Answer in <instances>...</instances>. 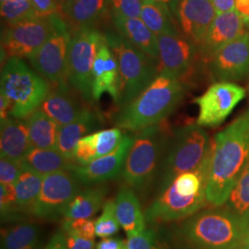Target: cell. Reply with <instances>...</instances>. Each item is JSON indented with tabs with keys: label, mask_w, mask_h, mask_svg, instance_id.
I'll return each instance as SVG.
<instances>
[{
	"label": "cell",
	"mask_w": 249,
	"mask_h": 249,
	"mask_svg": "<svg viewBox=\"0 0 249 249\" xmlns=\"http://www.w3.org/2000/svg\"><path fill=\"white\" fill-rule=\"evenodd\" d=\"M249 160V111L217 134L206 196L213 207L223 206Z\"/></svg>",
	"instance_id": "1"
},
{
	"label": "cell",
	"mask_w": 249,
	"mask_h": 249,
	"mask_svg": "<svg viewBox=\"0 0 249 249\" xmlns=\"http://www.w3.org/2000/svg\"><path fill=\"white\" fill-rule=\"evenodd\" d=\"M249 234V223L225 206L201 210L178 228L177 236L189 249H236Z\"/></svg>",
	"instance_id": "2"
},
{
	"label": "cell",
	"mask_w": 249,
	"mask_h": 249,
	"mask_svg": "<svg viewBox=\"0 0 249 249\" xmlns=\"http://www.w3.org/2000/svg\"><path fill=\"white\" fill-rule=\"evenodd\" d=\"M187 90L185 81L159 73L150 86L116 113L113 123L127 131H140L163 122L175 111Z\"/></svg>",
	"instance_id": "3"
},
{
	"label": "cell",
	"mask_w": 249,
	"mask_h": 249,
	"mask_svg": "<svg viewBox=\"0 0 249 249\" xmlns=\"http://www.w3.org/2000/svg\"><path fill=\"white\" fill-rule=\"evenodd\" d=\"M172 134L165 121L138 131L124 161L122 178L136 191H147L158 178Z\"/></svg>",
	"instance_id": "4"
},
{
	"label": "cell",
	"mask_w": 249,
	"mask_h": 249,
	"mask_svg": "<svg viewBox=\"0 0 249 249\" xmlns=\"http://www.w3.org/2000/svg\"><path fill=\"white\" fill-rule=\"evenodd\" d=\"M104 35L118 63L120 86L116 106L122 108L137 98L156 79L159 75L158 62L117 32L107 31Z\"/></svg>",
	"instance_id": "5"
},
{
	"label": "cell",
	"mask_w": 249,
	"mask_h": 249,
	"mask_svg": "<svg viewBox=\"0 0 249 249\" xmlns=\"http://www.w3.org/2000/svg\"><path fill=\"white\" fill-rule=\"evenodd\" d=\"M212 145L207 131L196 123L176 129L160 166L158 191L168 187L179 175L197 168Z\"/></svg>",
	"instance_id": "6"
},
{
	"label": "cell",
	"mask_w": 249,
	"mask_h": 249,
	"mask_svg": "<svg viewBox=\"0 0 249 249\" xmlns=\"http://www.w3.org/2000/svg\"><path fill=\"white\" fill-rule=\"evenodd\" d=\"M1 93L10 102V115L26 119L41 107L49 92L46 80L18 57H9L1 71Z\"/></svg>",
	"instance_id": "7"
},
{
	"label": "cell",
	"mask_w": 249,
	"mask_h": 249,
	"mask_svg": "<svg viewBox=\"0 0 249 249\" xmlns=\"http://www.w3.org/2000/svg\"><path fill=\"white\" fill-rule=\"evenodd\" d=\"M104 38L95 27L82 28L73 32L68 61V83L82 100L92 105L91 75L99 45Z\"/></svg>",
	"instance_id": "8"
},
{
	"label": "cell",
	"mask_w": 249,
	"mask_h": 249,
	"mask_svg": "<svg viewBox=\"0 0 249 249\" xmlns=\"http://www.w3.org/2000/svg\"><path fill=\"white\" fill-rule=\"evenodd\" d=\"M53 33L36 53L28 57L32 66L53 85L68 83L71 30L59 13L53 14Z\"/></svg>",
	"instance_id": "9"
},
{
	"label": "cell",
	"mask_w": 249,
	"mask_h": 249,
	"mask_svg": "<svg viewBox=\"0 0 249 249\" xmlns=\"http://www.w3.org/2000/svg\"><path fill=\"white\" fill-rule=\"evenodd\" d=\"M53 15L8 24L2 33L1 52L8 58H28L36 53L53 35Z\"/></svg>",
	"instance_id": "10"
},
{
	"label": "cell",
	"mask_w": 249,
	"mask_h": 249,
	"mask_svg": "<svg viewBox=\"0 0 249 249\" xmlns=\"http://www.w3.org/2000/svg\"><path fill=\"white\" fill-rule=\"evenodd\" d=\"M80 184L71 171H57L43 177L40 194L30 213L43 220H56L80 191Z\"/></svg>",
	"instance_id": "11"
},
{
	"label": "cell",
	"mask_w": 249,
	"mask_h": 249,
	"mask_svg": "<svg viewBox=\"0 0 249 249\" xmlns=\"http://www.w3.org/2000/svg\"><path fill=\"white\" fill-rule=\"evenodd\" d=\"M246 94V89L236 83L217 81L193 101L199 108L196 124L203 127L222 124Z\"/></svg>",
	"instance_id": "12"
},
{
	"label": "cell",
	"mask_w": 249,
	"mask_h": 249,
	"mask_svg": "<svg viewBox=\"0 0 249 249\" xmlns=\"http://www.w3.org/2000/svg\"><path fill=\"white\" fill-rule=\"evenodd\" d=\"M209 204L206 191L196 196H184L176 190L174 184L158 191V195L145 212L146 222L160 224L185 220L203 210Z\"/></svg>",
	"instance_id": "13"
},
{
	"label": "cell",
	"mask_w": 249,
	"mask_h": 249,
	"mask_svg": "<svg viewBox=\"0 0 249 249\" xmlns=\"http://www.w3.org/2000/svg\"><path fill=\"white\" fill-rule=\"evenodd\" d=\"M159 73H167L183 81L193 71L198 47L179 32L157 36Z\"/></svg>",
	"instance_id": "14"
},
{
	"label": "cell",
	"mask_w": 249,
	"mask_h": 249,
	"mask_svg": "<svg viewBox=\"0 0 249 249\" xmlns=\"http://www.w3.org/2000/svg\"><path fill=\"white\" fill-rule=\"evenodd\" d=\"M216 81H238L249 74V33L223 45L206 61Z\"/></svg>",
	"instance_id": "15"
},
{
	"label": "cell",
	"mask_w": 249,
	"mask_h": 249,
	"mask_svg": "<svg viewBox=\"0 0 249 249\" xmlns=\"http://www.w3.org/2000/svg\"><path fill=\"white\" fill-rule=\"evenodd\" d=\"M133 142L134 137L124 134L120 145L113 152L92 160L87 165H75L71 171L80 185L87 187L115 179L122 174L124 161Z\"/></svg>",
	"instance_id": "16"
},
{
	"label": "cell",
	"mask_w": 249,
	"mask_h": 249,
	"mask_svg": "<svg viewBox=\"0 0 249 249\" xmlns=\"http://www.w3.org/2000/svg\"><path fill=\"white\" fill-rule=\"evenodd\" d=\"M217 13L210 0H178L175 17L182 35L198 49Z\"/></svg>",
	"instance_id": "17"
},
{
	"label": "cell",
	"mask_w": 249,
	"mask_h": 249,
	"mask_svg": "<svg viewBox=\"0 0 249 249\" xmlns=\"http://www.w3.org/2000/svg\"><path fill=\"white\" fill-rule=\"evenodd\" d=\"M249 33V19L243 17L235 9L217 14L210 28L199 54L207 61L223 45Z\"/></svg>",
	"instance_id": "18"
},
{
	"label": "cell",
	"mask_w": 249,
	"mask_h": 249,
	"mask_svg": "<svg viewBox=\"0 0 249 249\" xmlns=\"http://www.w3.org/2000/svg\"><path fill=\"white\" fill-rule=\"evenodd\" d=\"M119 86L118 63L104 35L92 68L91 94L93 101L97 102L105 93H108L116 104L119 96Z\"/></svg>",
	"instance_id": "19"
},
{
	"label": "cell",
	"mask_w": 249,
	"mask_h": 249,
	"mask_svg": "<svg viewBox=\"0 0 249 249\" xmlns=\"http://www.w3.org/2000/svg\"><path fill=\"white\" fill-rule=\"evenodd\" d=\"M78 94L69 83L55 85L49 90L40 108L59 126L70 124L88 108L79 100Z\"/></svg>",
	"instance_id": "20"
},
{
	"label": "cell",
	"mask_w": 249,
	"mask_h": 249,
	"mask_svg": "<svg viewBox=\"0 0 249 249\" xmlns=\"http://www.w3.org/2000/svg\"><path fill=\"white\" fill-rule=\"evenodd\" d=\"M124 135L119 127L100 130L80 139L74 151V160L80 166L107 155L120 145Z\"/></svg>",
	"instance_id": "21"
},
{
	"label": "cell",
	"mask_w": 249,
	"mask_h": 249,
	"mask_svg": "<svg viewBox=\"0 0 249 249\" xmlns=\"http://www.w3.org/2000/svg\"><path fill=\"white\" fill-rule=\"evenodd\" d=\"M103 123V116L98 111L90 107L86 108L73 122L59 126L56 150L67 158L74 160V151L80 139L98 129Z\"/></svg>",
	"instance_id": "22"
},
{
	"label": "cell",
	"mask_w": 249,
	"mask_h": 249,
	"mask_svg": "<svg viewBox=\"0 0 249 249\" xmlns=\"http://www.w3.org/2000/svg\"><path fill=\"white\" fill-rule=\"evenodd\" d=\"M1 157L21 161L33 149L25 119L8 117L1 120Z\"/></svg>",
	"instance_id": "23"
},
{
	"label": "cell",
	"mask_w": 249,
	"mask_h": 249,
	"mask_svg": "<svg viewBox=\"0 0 249 249\" xmlns=\"http://www.w3.org/2000/svg\"><path fill=\"white\" fill-rule=\"evenodd\" d=\"M116 32L131 45L141 49L158 62V40L141 18H112Z\"/></svg>",
	"instance_id": "24"
},
{
	"label": "cell",
	"mask_w": 249,
	"mask_h": 249,
	"mask_svg": "<svg viewBox=\"0 0 249 249\" xmlns=\"http://www.w3.org/2000/svg\"><path fill=\"white\" fill-rule=\"evenodd\" d=\"M116 215L120 226L127 235L146 229V219L133 188L127 185L119 189L115 199Z\"/></svg>",
	"instance_id": "25"
},
{
	"label": "cell",
	"mask_w": 249,
	"mask_h": 249,
	"mask_svg": "<svg viewBox=\"0 0 249 249\" xmlns=\"http://www.w3.org/2000/svg\"><path fill=\"white\" fill-rule=\"evenodd\" d=\"M108 10L107 0H74L60 11L73 31L94 27Z\"/></svg>",
	"instance_id": "26"
},
{
	"label": "cell",
	"mask_w": 249,
	"mask_h": 249,
	"mask_svg": "<svg viewBox=\"0 0 249 249\" xmlns=\"http://www.w3.org/2000/svg\"><path fill=\"white\" fill-rule=\"evenodd\" d=\"M107 191V186L100 184L80 190L68 205L63 218L66 220L91 218L105 204Z\"/></svg>",
	"instance_id": "27"
},
{
	"label": "cell",
	"mask_w": 249,
	"mask_h": 249,
	"mask_svg": "<svg viewBox=\"0 0 249 249\" xmlns=\"http://www.w3.org/2000/svg\"><path fill=\"white\" fill-rule=\"evenodd\" d=\"M76 161L64 156L56 149L33 148L20 161L21 166L45 177L57 171H71Z\"/></svg>",
	"instance_id": "28"
},
{
	"label": "cell",
	"mask_w": 249,
	"mask_h": 249,
	"mask_svg": "<svg viewBox=\"0 0 249 249\" xmlns=\"http://www.w3.org/2000/svg\"><path fill=\"white\" fill-rule=\"evenodd\" d=\"M42 237L39 224L17 223L1 229V249H41Z\"/></svg>",
	"instance_id": "29"
},
{
	"label": "cell",
	"mask_w": 249,
	"mask_h": 249,
	"mask_svg": "<svg viewBox=\"0 0 249 249\" xmlns=\"http://www.w3.org/2000/svg\"><path fill=\"white\" fill-rule=\"evenodd\" d=\"M25 120L33 148L56 149L59 125L50 116L38 108Z\"/></svg>",
	"instance_id": "30"
},
{
	"label": "cell",
	"mask_w": 249,
	"mask_h": 249,
	"mask_svg": "<svg viewBox=\"0 0 249 249\" xmlns=\"http://www.w3.org/2000/svg\"><path fill=\"white\" fill-rule=\"evenodd\" d=\"M141 18L155 36L178 32L175 15L168 6L154 0H142Z\"/></svg>",
	"instance_id": "31"
},
{
	"label": "cell",
	"mask_w": 249,
	"mask_h": 249,
	"mask_svg": "<svg viewBox=\"0 0 249 249\" xmlns=\"http://www.w3.org/2000/svg\"><path fill=\"white\" fill-rule=\"evenodd\" d=\"M43 177L22 167L18 179L14 183L18 211L31 212L40 194Z\"/></svg>",
	"instance_id": "32"
},
{
	"label": "cell",
	"mask_w": 249,
	"mask_h": 249,
	"mask_svg": "<svg viewBox=\"0 0 249 249\" xmlns=\"http://www.w3.org/2000/svg\"><path fill=\"white\" fill-rule=\"evenodd\" d=\"M126 249H189L187 247L175 246L165 234L149 228L144 231L127 235L125 241Z\"/></svg>",
	"instance_id": "33"
},
{
	"label": "cell",
	"mask_w": 249,
	"mask_h": 249,
	"mask_svg": "<svg viewBox=\"0 0 249 249\" xmlns=\"http://www.w3.org/2000/svg\"><path fill=\"white\" fill-rule=\"evenodd\" d=\"M223 206L239 214L249 223V160Z\"/></svg>",
	"instance_id": "34"
},
{
	"label": "cell",
	"mask_w": 249,
	"mask_h": 249,
	"mask_svg": "<svg viewBox=\"0 0 249 249\" xmlns=\"http://www.w3.org/2000/svg\"><path fill=\"white\" fill-rule=\"evenodd\" d=\"M37 16L31 0H10L1 3V17L7 24L17 23Z\"/></svg>",
	"instance_id": "35"
},
{
	"label": "cell",
	"mask_w": 249,
	"mask_h": 249,
	"mask_svg": "<svg viewBox=\"0 0 249 249\" xmlns=\"http://www.w3.org/2000/svg\"><path fill=\"white\" fill-rule=\"evenodd\" d=\"M120 229V223L116 215L114 200H107L103 206V212L95 221V234L101 238L110 237Z\"/></svg>",
	"instance_id": "36"
},
{
	"label": "cell",
	"mask_w": 249,
	"mask_h": 249,
	"mask_svg": "<svg viewBox=\"0 0 249 249\" xmlns=\"http://www.w3.org/2000/svg\"><path fill=\"white\" fill-rule=\"evenodd\" d=\"M111 18H141L142 0H107Z\"/></svg>",
	"instance_id": "37"
},
{
	"label": "cell",
	"mask_w": 249,
	"mask_h": 249,
	"mask_svg": "<svg viewBox=\"0 0 249 249\" xmlns=\"http://www.w3.org/2000/svg\"><path fill=\"white\" fill-rule=\"evenodd\" d=\"M62 230L66 233L78 236L80 238L94 240L95 234V222L89 219H76L66 220L64 219Z\"/></svg>",
	"instance_id": "38"
},
{
	"label": "cell",
	"mask_w": 249,
	"mask_h": 249,
	"mask_svg": "<svg viewBox=\"0 0 249 249\" xmlns=\"http://www.w3.org/2000/svg\"><path fill=\"white\" fill-rule=\"evenodd\" d=\"M0 193L1 218L3 220L7 215L18 211L14 184H1Z\"/></svg>",
	"instance_id": "39"
},
{
	"label": "cell",
	"mask_w": 249,
	"mask_h": 249,
	"mask_svg": "<svg viewBox=\"0 0 249 249\" xmlns=\"http://www.w3.org/2000/svg\"><path fill=\"white\" fill-rule=\"evenodd\" d=\"M22 170L20 161L1 157L0 182L1 184H14Z\"/></svg>",
	"instance_id": "40"
},
{
	"label": "cell",
	"mask_w": 249,
	"mask_h": 249,
	"mask_svg": "<svg viewBox=\"0 0 249 249\" xmlns=\"http://www.w3.org/2000/svg\"><path fill=\"white\" fill-rule=\"evenodd\" d=\"M38 16H51L60 11L57 0H31Z\"/></svg>",
	"instance_id": "41"
},
{
	"label": "cell",
	"mask_w": 249,
	"mask_h": 249,
	"mask_svg": "<svg viewBox=\"0 0 249 249\" xmlns=\"http://www.w3.org/2000/svg\"><path fill=\"white\" fill-rule=\"evenodd\" d=\"M66 245L68 249H96L94 240H88L66 233Z\"/></svg>",
	"instance_id": "42"
},
{
	"label": "cell",
	"mask_w": 249,
	"mask_h": 249,
	"mask_svg": "<svg viewBox=\"0 0 249 249\" xmlns=\"http://www.w3.org/2000/svg\"><path fill=\"white\" fill-rule=\"evenodd\" d=\"M42 249H68L66 245V235L63 230L53 233V236Z\"/></svg>",
	"instance_id": "43"
},
{
	"label": "cell",
	"mask_w": 249,
	"mask_h": 249,
	"mask_svg": "<svg viewBox=\"0 0 249 249\" xmlns=\"http://www.w3.org/2000/svg\"><path fill=\"white\" fill-rule=\"evenodd\" d=\"M125 242L117 237H107L97 244L96 249H124Z\"/></svg>",
	"instance_id": "44"
},
{
	"label": "cell",
	"mask_w": 249,
	"mask_h": 249,
	"mask_svg": "<svg viewBox=\"0 0 249 249\" xmlns=\"http://www.w3.org/2000/svg\"><path fill=\"white\" fill-rule=\"evenodd\" d=\"M217 14L235 9V0H210Z\"/></svg>",
	"instance_id": "45"
},
{
	"label": "cell",
	"mask_w": 249,
	"mask_h": 249,
	"mask_svg": "<svg viewBox=\"0 0 249 249\" xmlns=\"http://www.w3.org/2000/svg\"><path fill=\"white\" fill-rule=\"evenodd\" d=\"M10 102L4 94H0V117L1 120H4L10 115Z\"/></svg>",
	"instance_id": "46"
},
{
	"label": "cell",
	"mask_w": 249,
	"mask_h": 249,
	"mask_svg": "<svg viewBox=\"0 0 249 249\" xmlns=\"http://www.w3.org/2000/svg\"><path fill=\"white\" fill-rule=\"evenodd\" d=\"M235 10L249 19V0H235Z\"/></svg>",
	"instance_id": "47"
},
{
	"label": "cell",
	"mask_w": 249,
	"mask_h": 249,
	"mask_svg": "<svg viewBox=\"0 0 249 249\" xmlns=\"http://www.w3.org/2000/svg\"><path fill=\"white\" fill-rule=\"evenodd\" d=\"M154 1H157V2H160L166 6L169 7V9H171V11L173 12V14L175 15V12H176V9H177V5H178V0H154Z\"/></svg>",
	"instance_id": "48"
},
{
	"label": "cell",
	"mask_w": 249,
	"mask_h": 249,
	"mask_svg": "<svg viewBox=\"0 0 249 249\" xmlns=\"http://www.w3.org/2000/svg\"><path fill=\"white\" fill-rule=\"evenodd\" d=\"M72 1H74V0H57L58 4H59V6H60V9H61V7L67 5V4H69V3H71Z\"/></svg>",
	"instance_id": "49"
},
{
	"label": "cell",
	"mask_w": 249,
	"mask_h": 249,
	"mask_svg": "<svg viewBox=\"0 0 249 249\" xmlns=\"http://www.w3.org/2000/svg\"><path fill=\"white\" fill-rule=\"evenodd\" d=\"M241 248L243 249H249V236L247 237V239L244 242V244L242 245Z\"/></svg>",
	"instance_id": "50"
},
{
	"label": "cell",
	"mask_w": 249,
	"mask_h": 249,
	"mask_svg": "<svg viewBox=\"0 0 249 249\" xmlns=\"http://www.w3.org/2000/svg\"><path fill=\"white\" fill-rule=\"evenodd\" d=\"M1 1V3H5V2H8V1H10V0H0Z\"/></svg>",
	"instance_id": "51"
},
{
	"label": "cell",
	"mask_w": 249,
	"mask_h": 249,
	"mask_svg": "<svg viewBox=\"0 0 249 249\" xmlns=\"http://www.w3.org/2000/svg\"><path fill=\"white\" fill-rule=\"evenodd\" d=\"M243 249L242 248H239V249Z\"/></svg>",
	"instance_id": "52"
},
{
	"label": "cell",
	"mask_w": 249,
	"mask_h": 249,
	"mask_svg": "<svg viewBox=\"0 0 249 249\" xmlns=\"http://www.w3.org/2000/svg\"><path fill=\"white\" fill-rule=\"evenodd\" d=\"M126 249V248H125V249Z\"/></svg>",
	"instance_id": "53"
}]
</instances>
